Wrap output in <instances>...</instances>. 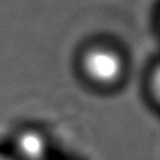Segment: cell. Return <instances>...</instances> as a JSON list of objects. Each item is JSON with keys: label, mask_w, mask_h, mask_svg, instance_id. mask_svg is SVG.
I'll list each match as a JSON object with an SVG mask.
<instances>
[{"label": "cell", "mask_w": 160, "mask_h": 160, "mask_svg": "<svg viewBox=\"0 0 160 160\" xmlns=\"http://www.w3.org/2000/svg\"><path fill=\"white\" fill-rule=\"evenodd\" d=\"M0 160H8V159H6V158H2V156H0Z\"/></svg>", "instance_id": "3957f363"}, {"label": "cell", "mask_w": 160, "mask_h": 160, "mask_svg": "<svg viewBox=\"0 0 160 160\" xmlns=\"http://www.w3.org/2000/svg\"><path fill=\"white\" fill-rule=\"evenodd\" d=\"M20 155L27 160H41L45 153V142L38 133L24 132L17 141Z\"/></svg>", "instance_id": "7a4b0ae2"}, {"label": "cell", "mask_w": 160, "mask_h": 160, "mask_svg": "<svg viewBox=\"0 0 160 160\" xmlns=\"http://www.w3.org/2000/svg\"><path fill=\"white\" fill-rule=\"evenodd\" d=\"M84 69L94 82L101 84L114 83L121 76L122 62L110 49H94L86 56Z\"/></svg>", "instance_id": "6da1fadb"}]
</instances>
